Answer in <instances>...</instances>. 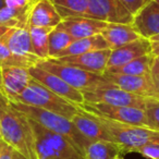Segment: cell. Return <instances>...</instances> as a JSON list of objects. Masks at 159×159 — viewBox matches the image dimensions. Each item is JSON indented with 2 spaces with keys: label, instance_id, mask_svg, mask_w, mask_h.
Wrapping results in <instances>:
<instances>
[{
  "label": "cell",
  "instance_id": "6da1fadb",
  "mask_svg": "<svg viewBox=\"0 0 159 159\" xmlns=\"http://www.w3.org/2000/svg\"><path fill=\"white\" fill-rule=\"evenodd\" d=\"M0 136L27 159H37L30 119L16 109L0 91Z\"/></svg>",
  "mask_w": 159,
  "mask_h": 159
},
{
  "label": "cell",
  "instance_id": "7a4b0ae2",
  "mask_svg": "<svg viewBox=\"0 0 159 159\" xmlns=\"http://www.w3.org/2000/svg\"><path fill=\"white\" fill-rule=\"evenodd\" d=\"M10 102L14 108L21 111L29 119L37 122L39 125L44 126L45 129L51 131V132L63 135L66 139H69L71 143L75 146V148L84 156L85 147L89 145V142L81 135V133L75 129V126L73 125L72 121L70 119L62 117L58 113L37 108V107H32L18 102Z\"/></svg>",
  "mask_w": 159,
  "mask_h": 159
},
{
  "label": "cell",
  "instance_id": "3957f363",
  "mask_svg": "<svg viewBox=\"0 0 159 159\" xmlns=\"http://www.w3.org/2000/svg\"><path fill=\"white\" fill-rule=\"evenodd\" d=\"M35 66L52 74H56L63 80L64 82L71 85L73 89L80 92H89L113 85L108 80L105 79L104 75H98L76 66L62 63L52 58L39 60Z\"/></svg>",
  "mask_w": 159,
  "mask_h": 159
},
{
  "label": "cell",
  "instance_id": "277c9868",
  "mask_svg": "<svg viewBox=\"0 0 159 159\" xmlns=\"http://www.w3.org/2000/svg\"><path fill=\"white\" fill-rule=\"evenodd\" d=\"M30 122L35 137L37 159H84L66 136L51 132L31 119Z\"/></svg>",
  "mask_w": 159,
  "mask_h": 159
},
{
  "label": "cell",
  "instance_id": "5b68a950",
  "mask_svg": "<svg viewBox=\"0 0 159 159\" xmlns=\"http://www.w3.org/2000/svg\"><path fill=\"white\" fill-rule=\"evenodd\" d=\"M14 102L45 109L70 120L79 112L77 105L72 104L69 100L56 95L50 89L45 87L35 80H32L26 89Z\"/></svg>",
  "mask_w": 159,
  "mask_h": 159
},
{
  "label": "cell",
  "instance_id": "8992f818",
  "mask_svg": "<svg viewBox=\"0 0 159 159\" xmlns=\"http://www.w3.org/2000/svg\"><path fill=\"white\" fill-rule=\"evenodd\" d=\"M108 132L112 142L121 145L125 152H135L147 144L159 143V132L145 126L133 125L111 121L99 116L94 115Z\"/></svg>",
  "mask_w": 159,
  "mask_h": 159
},
{
  "label": "cell",
  "instance_id": "52a82bcc",
  "mask_svg": "<svg viewBox=\"0 0 159 159\" xmlns=\"http://www.w3.org/2000/svg\"><path fill=\"white\" fill-rule=\"evenodd\" d=\"M77 106H79V108L86 111V112L99 116V117L111 120V121L145 126L146 128L144 109L126 106H112V105L99 104V102L93 104V102H85L81 105H77Z\"/></svg>",
  "mask_w": 159,
  "mask_h": 159
},
{
  "label": "cell",
  "instance_id": "ba28073f",
  "mask_svg": "<svg viewBox=\"0 0 159 159\" xmlns=\"http://www.w3.org/2000/svg\"><path fill=\"white\" fill-rule=\"evenodd\" d=\"M85 102H99V104L112 105V106H126L144 109L146 98L134 94L128 93L119 87L109 86L104 89H94L89 92H82Z\"/></svg>",
  "mask_w": 159,
  "mask_h": 159
},
{
  "label": "cell",
  "instance_id": "9c48e42d",
  "mask_svg": "<svg viewBox=\"0 0 159 159\" xmlns=\"http://www.w3.org/2000/svg\"><path fill=\"white\" fill-rule=\"evenodd\" d=\"M89 18L118 24L133 22V16L120 0H89Z\"/></svg>",
  "mask_w": 159,
  "mask_h": 159
},
{
  "label": "cell",
  "instance_id": "30bf717a",
  "mask_svg": "<svg viewBox=\"0 0 159 159\" xmlns=\"http://www.w3.org/2000/svg\"><path fill=\"white\" fill-rule=\"evenodd\" d=\"M29 71L32 79L37 81L38 83L44 85L48 89H50L56 95L69 100L74 105H81L84 102L82 92L73 89L71 85H69L68 83L64 82L63 80L60 79L56 74H52L46 70H43V69L38 68L37 66H33L29 68Z\"/></svg>",
  "mask_w": 159,
  "mask_h": 159
},
{
  "label": "cell",
  "instance_id": "8fae6325",
  "mask_svg": "<svg viewBox=\"0 0 159 159\" xmlns=\"http://www.w3.org/2000/svg\"><path fill=\"white\" fill-rule=\"evenodd\" d=\"M104 76L109 82L112 83L115 86L128 92V93L134 94V95L141 96L144 98H156L159 99L158 94L152 84L150 74L148 75H126L119 74V73L106 72Z\"/></svg>",
  "mask_w": 159,
  "mask_h": 159
},
{
  "label": "cell",
  "instance_id": "7c38bea8",
  "mask_svg": "<svg viewBox=\"0 0 159 159\" xmlns=\"http://www.w3.org/2000/svg\"><path fill=\"white\" fill-rule=\"evenodd\" d=\"M29 68L7 66L0 69V91L10 102H14L32 81Z\"/></svg>",
  "mask_w": 159,
  "mask_h": 159
},
{
  "label": "cell",
  "instance_id": "4fadbf2b",
  "mask_svg": "<svg viewBox=\"0 0 159 159\" xmlns=\"http://www.w3.org/2000/svg\"><path fill=\"white\" fill-rule=\"evenodd\" d=\"M110 52L111 49L107 48L102 49V50L91 51V52L83 53V55L52 58V59H56L58 61L62 62V63L69 64V66L83 69V70L95 73V74L104 75L105 71L107 69Z\"/></svg>",
  "mask_w": 159,
  "mask_h": 159
},
{
  "label": "cell",
  "instance_id": "5bb4252c",
  "mask_svg": "<svg viewBox=\"0 0 159 159\" xmlns=\"http://www.w3.org/2000/svg\"><path fill=\"white\" fill-rule=\"evenodd\" d=\"M148 53H152L149 39L141 37L134 42L124 45V46L112 49L110 56H109L106 71L121 66L132 60L137 59L142 56L148 55Z\"/></svg>",
  "mask_w": 159,
  "mask_h": 159
},
{
  "label": "cell",
  "instance_id": "9a60e30c",
  "mask_svg": "<svg viewBox=\"0 0 159 159\" xmlns=\"http://www.w3.org/2000/svg\"><path fill=\"white\" fill-rule=\"evenodd\" d=\"M61 22V16L51 0H36L31 5L27 26L55 29Z\"/></svg>",
  "mask_w": 159,
  "mask_h": 159
},
{
  "label": "cell",
  "instance_id": "2e32d148",
  "mask_svg": "<svg viewBox=\"0 0 159 159\" xmlns=\"http://www.w3.org/2000/svg\"><path fill=\"white\" fill-rule=\"evenodd\" d=\"M108 23L87 16H70L63 19L59 26L75 39L99 35Z\"/></svg>",
  "mask_w": 159,
  "mask_h": 159
},
{
  "label": "cell",
  "instance_id": "e0dca14e",
  "mask_svg": "<svg viewBox=\"0 0 159 159\" xmlns=\"http://www.w3.org/2000/svg\"><path fill=\"white\" fill-rule=\"evenodd\" d=\"M71 121H72L73 125L75 126V129L81 133V135L89 142H112V139L108 134V132L105 130V128L98 121L97 118L92 113H89L86 111L82 110L81 108H79V112L71 119Z\"/></svg>",
  "mask_w": 159,
  "mask_h": 159
},
{
  "label": "cell",
  "instance_id": "ac0fdd59",
  "mask_svg": "<svg viewBox=\"0 0 159 159\" xmlns=\"http://www.w3.org/2000/svg\"><path fill=\"white\" fill-rule=\"evenodd\" d=\"M132 26L143 38L159 35V3L155 0L133 16Z\"/></svg>",
  "mask_w": 159,
  "mask_h": 159
},
{
  "label": "cell",
  "instance_id": "d6986e66",
  "mask_svg": "<svg viewBox=\"0 0 159 159\" xmlns=\"http://www.w3.org/2000/svg\"><path fill=\"white\" fill-rule=\"evenodd\" d=\"M0 40L13 53L21 57L39 60L33 52L31 36L26 27H12L0 35Z\"/></svg>",
  "mask_w": 159,
  "mask_h": 159
},
{
  "label": "cell",
  "instance_id": "ffe728a7",
  "mask_svg": "<svg viewBox=\"0 0 159 159\" xmlns=\"http://www.w3.org/2000/svg\"><path fill=\"white\" fill-rule=\"evenodd\" d=\"M102 36L105 38L111 50L141 38L139 34L135 31L132 24H118V23H108L102 32Z\"/></svg>",
  "mask_w": 159,
  "mask_h": 159
},
{
  "label": "cell",
  "instance_id": "44dd1931",
  "mask_svg": "<svg viewBox=\"0 0 159 159\" xmlns=\"http://www.w3.org/2000/svg\"><path fill=\"white\" fill-rule=\"evenodd\" d=\"M123 152L125 149L115 142L95 141L85 147L84 159H118Z\"/></svg>",
  "mask_w": 159,
  "mask_h": 159
},
{
  "label": "cell",
  "instance_id": "7402d4cb",
  "mask_svg": "<svg viewBox=\"0 0 159 159\" xmlns=\"http://www.w3.org/2000/svg\"><path fill=\"white\" fill-rule=\"evenodd\" d=\"M109 48L108 44L102 36V34L91 37L80 38L75 39L66 49H64L62 52L59 53L57 58L60 57H69V56H77L83 53L91 52L95 50H102V49Z\"/></svg>",
  "mask_w": 159,
  "mask_h": 159
},
{
  "label": "cell",
  "instance_id": "603a6c76",
  "mask_svg": "<svg viewBox=\"0 0 159 159\" xmlns=\"http://www.w3.org/2000/svg\"><path fill=\"white\" fill-rule=\"evenodd\" d=\"M31 36L33 52L39 60L49 58V35L52 27H37L27 26Z\"/></svg>",
  "mask_w": 159,
  "mask_h": 159
},
{
  "label": "cell",
  "instance_id": "cb8c5ba5",
  "mask_svg": "<svg viewBox=\"0 0 159 159\" xmlns=\"http://www.w3.org/2000/svg\"><path fill=\"white\" fill-rule=\"evenodd\" d=\"M155 58L156 57L152 53H148V55L142 56V57L137 58V59L132 60V61L128 62V63L123 64L121 66L110 69V70L107 71L126 75H148L150 74V69H152Z\"/></svg>",
  "mask_w": 159,
  "mask_h": 159
},
{
  "label": "cell",
  "instance_id": "d4e9b609",
  "mask_svg": "<svg viewBox=\"0 0 159 159\" xmlns=\"http://www.w3.org/2000/svg\"><path fill=\"white\" fill-rule=\"evenodd\" d=\"M62 20L70 16L89 18V0H51Z\"/></svg>",
  "mask_w": 159,
  "mask_h": 159
},
{
  "label": "cell",
  "instance_id": "484cf974",
  "mask_svg": "<svg viewBox=\"0 0 159 159\" xmlns=\"http://www.w3.org/2000/svg\"><path fill=\"white\" fill-rule=\"evenodd\" d=\"M74 40V37L58 25L49 35V58H57L59 53L68 48Z\"/></svg>",
  "mask_w": 159,
  "mask_h": 159
},
{
  "label": "cell",
  "instance_id": "4316f807",
  "mask_svg": "<svg viewBox=\"0 0 159 159\" xmlns=\"http://www.w3.org/2000/svg\"><path fill=\"white\" fill-rule=\"evenodd\" d=\"M39 60L25 58L13 53L1 40H0V69L7 66H23L31 68L35 66Z\"/></svg>",
  "mask_w": 159,
  "mask_h": 159
},
{
  "label": "cell",
  "instance_id": "83f0119b",
  "mask_svg": "<svg viewBox=\"0 0 159 159\" xmlns=\"http://www.w3.org/2000/svg\"><path fill=\"white\" fill-rule=\"evenodd\" d=\"M146 128L159 132V99L146 98L144 104Z\"/></svg>",
  "mask_w": 159,
  "mask_h": 159
},
{
  "label": "cell",
  "instance_id": "f1b7e54d",
  "mask_svg": "<svg viewBox=\"0 0 159 159\" xmlns=\"http://www.w3.org/2000/svg\"><path fill=\"white\" fill-rule=\"evenodd\" d=\"M120 1L126 8V10L134 16L137 12L141 11L152 0H120Z\"/></svg>",
  "mask_w": 159,
  "mask_h": 159
},
{
  "label": "cell",
  "instance_id": "f546056e",
  "mask_svg": "<svg viewBox=\"0 0 159 159\" xmlns=\"http://www.w3.org/2000/svg\"><path fill=\"white\" fill-rule=\"evenodd\" d=\"M147 159H159V143L147 144L135 150Z\"/></svg>",
  "mask_w": 159,
  "mask_h": 159
},
{
  "label": "cell",
  "instance_id": "4dcf8cb0",
  "mask_svg": "<svg viewBox=\"0 0 159 159\" xmlns=\"http://www.w3.org/2000/svg\"><path fill=\"white\" fill-rule=\"evenodd\" d=\"M150 77H152V84L159 97V60L157 58H155L152 62V69H150Z\"/></svg>",
  "mask_w": 159,
  "mask_h": 159
},
{
  "label": "cell",
  "instance_id": "1f68e13d",
  "mask_svg": "<svg viewBox=\"0 0 159 159\" xmlns=\"http://www.w3.org/2000/svg\"><path fill=\"white\" fill-rule=\"evenodd\" d=\"M14 149L6 143L3 139H0V159H12Z\"/></svg>",
  "mask_w": 159,
  "mask_h": 159
},
{
  "label": "cell",
  "instance_id": "d6a6232c",
  "mask_svg": "<svg viewBox=\"0 0 159 159\" xmlns=\"http://www.w3.org/2000/svg\"><path fill=\"white\" fill-rule=\"evenodd\" d=\"M150 45H152V52L155 57L159 56V35L149 38Z\"/></svg>",
  "mask_w": 159,
  "mask_h": 159
},
{
  "label": "cell",
  "instance_id": "836d02e7",
  "mask_svg": "<svg viewBox=\"0 0 159 159\" xmlns=\"http://www.w3.org/2000/svg\"><path fill=\"white\" fill-rule=\"evenodd\" d=\"M12 159H27L25 156H23L22 154H20L19 152H16V150H14L13 152V158Z\"/></svg>",
  "mask_w": 159,
  "mask_h": 159
},
{
  "label": "cell",
  "instance_id": "e575fe53",
  "mask_svg": "<svg viewBox=\"0 0 159 159\" xmlns=\"http://www.w3.org/2000/svg\"><path fill=\"white\" fill-rule=\"evenodd\" d=\"M8 5V0H0V10Z\"/></svg>",
  "mask_w": 159,
  "mask_h": 159
},
{
  "label": "cell",
  "instance_id": "d590c367",
  "mask_svg": "<svg viewBox=\"0 0 159 159\" xmlns=\"http://www.w3.org/2000/svg\"><path fill=\"white\" fill-rule=\"evenodd\" d=\"M27 1H30V2H34L35 0H27Z\"/></svg>",
  "mask_w": 159,
  "mask_h": 159
},
{
  "label": "cell",
  "instance_id": "8d00e7d4",
  "mask_svg": "<svg viewBox=\"0 0 159 159\" xmlns=\"http://www.w3.org/2000/svg\"><path fill=\"white\" fill-rule=\"evenodd\" d=\"M155 1H156V2H158V3H159V0H155Z\"/></svg>",
  "mask_w": 159,
  "mask_h": 159
},
{
  "label": "cell",
  "instance_id": "74e56055",
  "mask_svg": "<svg viewBox=\"0 0 159 159\" xmlns=\"http://www.w3.org/2000/svg\"><path fill=\"white\" fill-rule=\"evenodd\" d=\"M156 58H157V59H158V60H159V56H158V57H156Z\"/></svg>",
  "mask_w": 159,
  "mask_h": 159
},
{
  "label": "cell",
  "instance_id": "f35d334b",
  "mask_svg": "<svg viewBox=\"0 0 159 159\" xmlns=\"http://www.w3.org/2000/svg\"><path fill=\"white\" fill-rule=\"evenodd\" d=\"M118 159H123V158H121V157H120V158H118Z\"/></svg>",
  "mask_w": 159,
  "mask_h": 159
},
{
  "label": "cell",
  "instance_id": "ab89813d",
  "mask_svg": "<svg viewBox=\"0 0 159 159\" xmlns=\"http://www.w3.org/2000/svg\"><path fill=\"white\" fill-rule=\"evenodd\" d=\"M0 139H1V136H0Z\"/></svg>",
  "mask_w": 159,
  "mask_h": 159
},
{
  "label": "cell",
  "instance_id": "60d3db41",
  "mask_svg": "<svg viewBox=\"0 0 159 159\" xmlns=\"http://www.w3.org/2000/svg\"><path fill=\"white\" fill-rule=\"evenodd\" d=\"M35 1H36V0H35Z\"/></svg>",
  "mask_w": 159,
  "mask_h": 159
}]
</instances>
